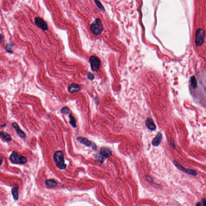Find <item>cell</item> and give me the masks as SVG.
<instances>
[{
  "mask_svg": "<svg viewBox=\"0 0 206 206\" xmlns=\"http://www.w3.org/2000/svg\"><path fill=\"white\" fill-rule=\"evenodd\" d=\"M13 44L11 43L7 44L6 46V51L9 53H13V52L12 51V48L13 47Z\"/></svg>",
  "mask_w": 206,
  "mask_h": 206,
  "instance_id": "obj_19",
  "label": "cell"
},
{
  "mask_svg": "<svg viewBox=\"0 0 206 206\" xmlns=\"http://www.w3.org/2000/svg\"><path fill=\"white\" fill-rule=\"evenodd\" d=\"M100 153L102 156L105 158L110 157L112 154L110 150L105 147H102L101 149Z\"/></svg>",
  "mask_w": 206,
  "mask_h": 206,
  "instance_id": "obj_10",
  "label": "cell"
},
{
  "mask_svg": "<svg viewBox=\"0 0 206 206\" xmlns=\"http://www.w3.org/2000/svg\"><path fill=\"white\" fill-rule=\"evenodd\" d=\"M190 83L191 86L194 89H196L197 87V81L195 76H192L190 77Z\"/></svg>",
  "mask_w": 206,
  "mask_h": 206,
  "instance_id": "obj_17",
  "label": "cell"
},
{
  "mask_svg": "<svg viewBox=\"0 0 206 206\" xmlns=\"http://www.w3.org/2000/svg\"><path fill=\"white\" fill-rule=\"evenodd\" d=\"M54 163L56 166L60 170H64L67 167L64 160V154L61 151H57L53 156Z\"/></svg>",
  "mask_w": 206,
  "mask_h": 206,
  "instance_id": "obj_1",
  "label": "cell"
},
{
  "mask_svg": "<svg viewBox=\"0 0 206 206\" xmlns=\"http://www.w3.org/2000/svg\"><path fill=\"white\" fill-rule=\"evenodd\" d=\"M87 77L88 78L89 80H93L94 79V75H93V74H92V73H90V72H89V73L88 74Z\"/></svg>",
  "mask_w": 206,
  "mask_h": 206,
  "instance_id": "obj_22",
  "label": "cell"
},
{
  "mask_svg": "<svg viewBox=\"0 0 206 206\" xmlns=\"http://www.w3.org/2000/svg\"><path fill=\"white\" fill-rule=\"evenodd\" d=\"M205 33L203 29H198L196 31L195 36V42L196 46H200L203 44L205 41Z\"/></svg>",
  "mask_w": 206,
  "mask_h": 206,
  "instance_id": "obj_4",
  "label": "cell"
},
{
  "mask_svg": "<svg viewBox=\"0 0 206 206\" xmlns=\"http://www.w3.org/2000/svg\"><path fill=\"white\" fill-rule=\"evenodd\" d=\"M45 183L46 186L49 188H55L58 186L57 183L53 179L46 180L45 182Z\"/></svg>",
  "mask_w": 206,
  "mask_h": 206,
  "instance_id": "obj_12",
  "label": "cell"
},
{
  "mask_svg": "<svg viewBox=\"0 0 206 206\" xmlns=\"http://www.w3.org/2000/svg\"><path fill=\"white\" fill-rule=\"evenodd\" d=\"M162 136L161 133H158L156 137L153 139L152 141V144L154 146H158L161 142Z\"/></svg>",
  "mask_w": 206,
  "mask_h": 206,
  "instance_id": "obj_11",
  "label": "cell"
},
{
  "mask_svg": "<svg viewBox=\"0 0 206 206\" xmlns=\"http://www.w3.org/2000/svg\"><path fill=\"white\" fill-rule=\"evenodd\" d=\"M0 135L1 138L6 141L10 142L11 141V135L7 132L1 131L0 133Z\"/></svg>",
  "mask_w": 206,
  "mask_h": 206,
  "instance_id": "obj_15",
  "label": "cell"
},
{
  "mask_svg": "<svg viewBox=\"0 0 206 206\" xmlns=\"http://www.w3.org/2000/svg\"><path fill=\"white\" fill-rule=\"evenodd\" d=\"M61 112L64 114H69L70 112V110L68 107H64L62 108L61 109Z\"/></svg>",
  "mask_w": 206,
  "mask_h": 206,
  "instance_id": "obj_21",
  "label": "cell"
},
{
  "mask_svg": "<svg viewBox=\"0 0 206 206\" xmlns=\"http://www.w3.org/2000/svg\"><path fill=\"white\" fill-rule=\"evenodd\" d=\"M1 160H0V161H1V163H0V164L1 165L2 164V162H3V160H2V158L1 157Z\"/></svg>",
  "mask_w": 206,
  "mask_h": 206,
  "instance_id": "obj_25",
  "label": "cell"
},
{
  "mask_svg": "<svg viewBox=\"0 0 206 206\" xmlns=\"http://www.w3.org/2000/svg\"><path fill=\"white\" fill-rule=\"evenodd\" d=\"M94 1H95V3L96 4V5L97 6V7L101 10L103 11H104V7H103V6L102 5V4H101V3L100 2L99 0H94Z\"/></svg>",
  "mask_w": 206,
  "mask_h": 206,
  "instance_id": "obj_20",
  "label": "cell"
},
{
  "mask_svg": "<svg viewBox=\"0 0 206 206\" xmlns=\"http://www.w3.org/2000/svg\"><path fill=\"white\" fill-rule=\"evenodd\" d=\"M90 30L95 36H98L102 33L103 30V25L99 18H97L92 23L91 25Z\"/></svg>",
  "mask_w": 206,
  "mask_h": 206,
  "instance_id": "obj_2",
  "label": "cell"
},
{
  "mask_svg": "<svg viewBox=\"0 0 206 206\" xmlns=\"http://www.w3.org/2000/svg\"><path fill=\"white\" fill-rule=\"evenodd\" d=\"M6 125V124H4V125H3L1 126V127H4V126H5Z\"/></svg>",
  "mask_w": 206,
  "mask_h": 206,
  "instance_id": "obj_26",
  "label": "cell"
},
{
  "mask_svg": "<svg viewBox=\"0 0 206 206\" xmlns=\"http://www.w3.org/2000/svg\"><path fill=\"white\" fill-rule=\"evenodd\" d=\"M11 163L15 164H24L27 162V159L24 156L19 154L15 151L11 153L10 156Z\"/></svg>",
  "mask_w": 206,
  "mask_h": 206,
  "instance_id": "obj_3",
  "label": "cell"
},
{
  "mask_svg": "<svg viewBox=\"0 0 206 206\" xmlns=\"http://www.w3.org/2000/svg\"><path fill=\"white\" fill-rule=\"evenodd\" d=\"M77 140L79 141L81 143L83 144L86 146L89 147L91 145V142L89 141L88 139L86 138L83 137H79L77 138Z\"/></svg>",
  "mask_w": 206,
  "mask_h": 206,
  "instance_id": "obj_13",
  "label": "cell"
},
{
  "mask_svg": "<svg viewBox=\"0 0 206 206\" xmlns=\"http://www.w3.org/2000/svg\"><path fill=\"white\" fill-rule=\"evenodd\" d=\"M173 163L175 165V166L178 168L180 170H181L182 171H184V172L187 173L188 174H190L191 175H194V176H196L197 175V173L195 170L184 168V167H182L177 162H176L175 161H174L173 162Z\"/></svg>",
  "mask_w": 206,
  "mask_h": 206,
  "instance_id": "obj_7",
  "label": "cell"
},
{
  "mask_svg": "<svg viewBox=\"0 0 206 206\" xmlns=\"http://www.w3.org/2000/svg\"><path fill=\"white\" fill-rule=\"evenodd\" d=\"M202 205L204 206H206V199H202Z\"/></svg>",
  "mask_w": 206,
  "mask_h": 206,
  "instance_id": "obj_23",
  "label": "cell"
},
{
  "mask_svg": "<svg viewBox=\"0 0 206 206\" xmlns=\"http://www.w3.org/2000/svg\"><path fill=\"white\" fill-rule=\"evenodd\" d=\"M12 125L13 127L16 130V132L18 135L21 137V138H25L26 137L25 132L22 131L21 129H20V127H19L18 124L17 123H13L12 124Z\"/></svg>",
  "mask_w": 206,
  "mask_h": 206,
  "instance_id": "obj_8",
  "label": "cell"
},
{
  "mask_svg": "<svg viewBox=\"0 0 206 206\" xmlns=\"http://www.w3.org/2000/svg\"><path fill=\"white\" fill-rule=\"evenodd\" d=\"M34 23L38 28L44 31L48 30V25L46 21L40 17H36L34 19Z\"/></svg>",
  "mask_w": 206,
  "mask_h": 206,
  "instance_id": "obj_6",
  "label": "cell"
},
{
  "mask_svg": "<svg viewBox=\"0 0 206 206\" xmlns=\"http://www.w3.org/2000/svg\"><path fill=\"white\" fill-rule=\"evenodd\" d=\"M89 62L92 71H98L101 65L100 60L99 58L96 56H91L89 58Z\"/></svg>",
  "mask_w": 206,
  "mask_h": 206,
  "instance_id": "obj_5",
  "label": "cell"
},
{
  "mask_svg": "<svg viewBox=\"0 0 206 206\" xmlns=\"http://www.w3.org/2000/svg\"><path fill=\"white\" fill-rule=\"evenodd\" d=\"M196 206H202V204L200 202H198V203L196 204Z\"/></svg>",
  "mask_w": 206,
  "mask_h": 206,
  "instance_id": "obj_24",
  "label": "cell"
},
{
  "mask_svg": "<svg viewBox=\"0 0 206 206\" xmlns=\"http://www.w3.org/2000/svg\"><path fill=\"white\" fill-rule=\"evenodd\" d=\"M11 193L14 200L16 201L18 200L19 198L18 187H15L14 188H13L11 190Z\"/></svg>",
  "mask_w": 206,
  "mask_h": 206,
  "instance_id": "obj_16",
  "label": "cell"
},
{
  "mask_svg": "<svg viewBox=\"0 0 206 206\" xmlns=\"http://www.w3.org/2000/svg\"><path fill=\"white\" fill-rule=\"evenodd\" d=\"M81 90L79 85L76 83L71 84L68 87V91L70 93H73L75 92H79Z\"/></svg>",
  "mask_w": 206,
  "mask_h": 206,
  "instance_id": "obj_9",
  "label": "cell"
},
{
  "mask_svg": "<svg viewBox=\"0 0 206 206\" xmlns=\"http://www.w3.org/2000/svg\"><path fill=\"white\" fill-rule=\"evenodd\" d=\"M69 118L70 120V121L69 122L70 124L72 126V127L76 128L77 127V124H76V121L75 118L71 114H70Z\"/></svg>",
  "mask_w": 206,
  "mask_h": 206,
  "instance_id": "obj_18",
  "label": "cell"
},
{
  "mask_svg": "<svg viewBox=\"0 0 206 206\" xmlns=\"http://www.w3.org/2000/svg\"><path fill=\"white\" fill-rule=\"evenodd\" d=\"M146 125L148 128L151 131H153L156 128V126L151 119H148L147 120Z\"/></svg>",
  "mask_w": 206,
  "mask_h": 206,
  "instance_id": "obj_14",
  "label": "cell"
}]
</instances>
